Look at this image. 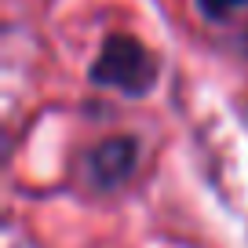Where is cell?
<instances>
[{
	"mask_svg": "<svg viewBox=\"0 0 248 248\" xmlns=\"http://www.w3.org/2000/svg\"><path fill=\"white\" fill-rule=\"evenodd\" d=\"M248 0H197V8H201L204 18H212V22H223V18H230L233 11H241Z\"/></svg>",
	"mask_w": 248,
	"mask_h": 248,
	"instance_id": "obj_3",
	"label": "cell"
},
{
	"mask_svg": "<svg viewBox=\"0 0 248 248\" xmlns=\"http://www.w3.org/2000/svg\"><path fill=\"white\" fill-rule=\"evenodd\" d=\"M88 77L99 88H117V92L139 99V95H146L150 88H154L157 62L135 37L117 33V37H109L106 44H102V51H99V59H95Z\"/></svg>",
	"mask_w": 248,
	"mask_h": 248,
	"instance_id": "obj_1",
	"label": "cell"
},
{
	"mask_svg": "<svg viewBox=\"0 0 248 248\" xmlns=\"http://www.w3.org/2000/svg\"><path fill=\"white\" fill-rule=\"evenodd\" d=\"M135 157H139V142L135 139H109L88 154V179L99 190H113L132 175Z\"/></svg>",
	"mask_w": 248,
	"mask_h": 248,
	"instance_id": "obj_2",
	"label": "cell"
}]
</instances>
